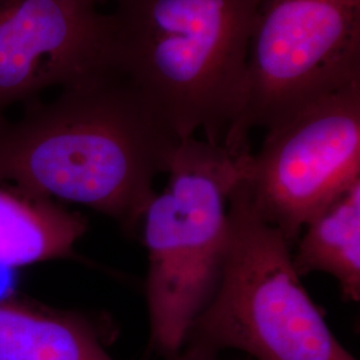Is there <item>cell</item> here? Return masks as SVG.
<instances>
[{
	"mask_svg": "<svg viewBox=\"0 0 360 360\" xmlns=\"http://www.w3.org/2000/svg\"><path fill=\"white\" fill-rule=\"evenodd\" d=\"M89 220L49 198L0 179V266L18 270L75 257Z\"/></svg>",
	"mask_w": 360,
	"mask_h": 360,
	"instance_id": "9",
	"label": "cell"
},
{
	"mask_svg": "<svg viewBox=\"0 0 360 360\" xmlns=\"http://www.w3.org/2000/svg\"><path fill=\"white\" fill-rule=\"evenodd\" d=\"M114 70L112 18L84 0H0V117Z\"/></svg>",
	"mask_w": 360,
	"mask_h": 360,
	"instance_id": "7",
	"label": "cell"
},
{
	"mask_svg": "<svg viewBox=\"0 0 360 360\" xmlns=\"http://www.w3.org/2000/svg\"><path fill=\"white\" fill-rule=\"evenodd\" d=\"M181 142L116 71L65 87L51 103L0 117V179L114 219L131 236Z\"/></svg>",
	"mask_w": 360,
	"mask_h": 360,
	"instance_id": "1",
	"label": "cell"
},
{
	"mask_svg": "<svg viewBox=\"0 0 360 360\" xmlns=\"http://www.w3.org/2000/svg\"><path fill=\"white\" fill-rule=\"evenodd\" d=\"M227 349L255 360H356L306 291L292 245L260 217L243 178L230 198V239L217 290L175 360H218Z\"/></svg>",
	"mask_w": 360,
	"mask_h": 360,
	"instance_id": "3",
	"label": "cell"
},
{
	"mask_svg": "<svg viewBox=\"0 0 360 360\" xmlns=\"http://www.w3.org/2000/svg\"><path fill=\"white\" fill-rule=\"evenodd\" d=\"M84 1H87V3H91V4L96 6L98 3H102V1H104V0H84Z\"/></svg>",
	"mask_w": 360,
	"mask_h": 360,
	"instance_id": "11",
	"label": "cell"
},
{
	"mask_svg": "<svg viewBox=\"0 0 360 360\" xmlns=\"http://www.w3.org/2000/svg\"><path fill=\"white\" fill-rule=\"evenodd\" d=\"M295 245L292 263L300 276L328 274L346 302H359L360 179L309 219Z\"/></svg>",
	"mask_w": 360,
	"mask_h": 360,
	"instance_id": "10",
	"label": "cell"
},
{
	"mask_svg": "<svg viewBox=\"0 0 360 360\" xmlns=\"http://www.w3.org/2000/svg\"><path fill=\"white\" fill-rule=\"evenodd\" d=\"M105 333L82 312L0 299V360H114Z\"/></svg>",
	"mask_w": 360,
	"mask_h": 360,
	"instance_id": "8",
	"label": "cell"
},
{
	"mask_svg": "<svg viewBox=\"0 0 360 360\" xmlns=\"http://www.w3.org/2000/svg\"><path fill=\"white\" fill-rule=\"evenodd\" d=\"M250 153L181 141L169 160L167 186L143 212L150 347L166 360L176 359L217 290L230 239V198Z\"/></svg>",
	"mask_w": 360,
	"mask_h": 360,
	"instance_id": "4",
	"label": "cell"
},
{
	"mask_svg": "<svg viewBox=\"0 0 360 360\" xmlns=\"http://www.w3.org/2000/svg\"><path fill=\"white\" fill-rule=\"evenodd\" d=\"M114 70L180 141L223 144L238 115L260 0H115Z\"/></svg>",
	"mask_w": 360,
	"mask_h": 360,
	"instance_id": "2",
	"label": "cell"
},
{
	"mask_svg": "<svg viewBox=\"0 0 360 360\" xmlns=\"http://www.w3.org/2000/svg\"><path fill=\"white\" fill-rule=\"evenodd\" d=\"M360 83V0H260L238 115L223 144L248 153L269 129L326 95Z\"/></svg>",
	"mask_w": 360,
	"mask_h": 360,
	"instance_id": "5",
	"label": "cell"
},
{
	"mask_svg": "<svg viewBox=\"0 0 360 360\" xmlns=\"http://www.w3.org/2000/svg\"><path fill=\"white\" fill-rule=\"evenodd\" d=\"M266 131L245 159L243 183L260 217L294 247L309 219L360 179V83Z\"/></svg>",
	"mask_w": 360,
	"mask_h": 360,
	"instance_id": "6",
	"label": "cell"
}]
</instances>
